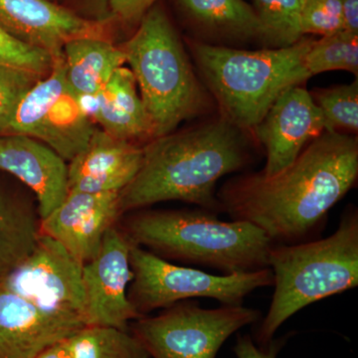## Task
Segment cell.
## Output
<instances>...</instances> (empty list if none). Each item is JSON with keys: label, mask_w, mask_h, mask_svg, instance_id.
I'll use <instances>...</instances> for the list:
<instances>
[{"label": "cell", "mask_w": 358, "mask_h": 358, "mask_svg": "<svg viewBox=\"0 0 358 358\" xmlns=\"http://www.w3.org/2000/svg\"><path fill=\"white\" fill-rule=\"evenodd\" d=\"M357 178V136L326 131L281 173L240 174L216 195L232 220L253 224L274 244H296L322 227Z\"/></svg>", "instance_id": "cell-1"}, {"label": "cell", "mask_w": 358, "mask_h": 358, "mask_svg": "<svg viewBox=\"0 0 358 358\" xmlns=\"http://www.w3.org/2000/svg\"><path fill=\"white\" fill-rule=\"evenodd\" d=\"M256 143L218 114L148 141L138 173L120 193L121 215L166 201L222 213L216 185L255 162Z\"/></svg>", "instance_id": "cell-2"}, {"label": "cell", "mask_w": 358, "mask_h": 358, "mask_svg": "<svg viewBox=\"0 0 358 358\" xmlns=\"http://www.w3.org/2000/svg\"><path fill=\"white\" fill-rule=\"evenodd\" d=\"M313 38L257 50L188 40L195 69L226 121L252 134L275 101L310 79L306 67Z\"/></svg>", "instance_id": "cell-3"}, {"label": "cell", "mask_w": 358, "mask_h": 358, "mask_svg": "<svg viewBox=\"0 0 358 358\" xmlns=\"http://www.w3.org/2000/svg\"><path fill=\"white\" fill-rule=\"evenodd\" d=\"M122 232L131 244L166 260L217 270L222 274L268 268L270 238L245 221H223L204 209L133 211Z\"/></svg>", "instance_id": "cell-4"}, {"label": "cell", "mask_w": 358, "mask_h": 358, "mask_svg": "<svg viewBox=\"0 0 358 358\" xmlns=\"http://www.w3.org/2000/svg\"><path fill=\"white\" fill-rule=\"evenodd\" d=\"M121 48L140 88L154 138L173 133L188 120L217 114L211 94L162 6L155 4L145 13Z\"/></svg>", "instance_id": "cell-5"}, {"label": "cell", "mask_w": 358, "mask_h": 358, "mask_svg": "<svg viewBox=\"0 0 358 358\" xmlns=\"http://www.w3.org/2000/svg\"><path fill=\"white\" fill-rule=\"evenodd\" d=\"M273 294L252 338L268 345L280 327L303 308L358 286V211L352 206L331 236L296 244H274L268 254Z\"/></svg>", "instance_id": "cell-6"}, {"label": "cell", "mask_w": 358, "mask_h": 358, "mask_svg": "<svg viewBox=\"0 0 358 358\" xmlns=\"http://www.w3.org/2000/svg\"><path fill=\"white\" fill-rule=\"evenodd\" d=\"M129 261L134 278L129 299L141 317L178 301L196 298L213 299L222 306H243L250 294L257 289L272 287L274 282L270 268L234 274H209L174 265L134 244Z\"/></svg>", "instance_id": "cell-7"}, {"label": "cell", "mask_w": 358, "mask_h": 358, "mask_svg": "<svg viewBox=\"0 0 358 358\" xmlns=\"http://www.w3.org/2000/svg\"><path fill=\"white\" fill-rule=\"evenodd\" d=\"M261 319L262 313L257 308H204L197 301L186 300L154 317L143 315L134 320L129 331L150 358H216L228 338Z\"/></svg>", "instance_id": "cell-8"}, {"label": "cell", "mask_w": 358, "mask_h": 358, "mask_svg": "<svg viewBox=\"0 0 358 358\" xmlns=\"http://www.w3.org/2000/svg\"><path fill=\"white\" fill-rule=\"evenodd\" d=\"M96 129L82 98L68 84L62 52L54 56L49 74L21 99L0 136H30L70 162L87 147Z\"/></svg>", "instance_id": "cell-9"}, {"label": "cell", "mask_w": 358, "mask_h": 358, "mask_svg": "<svg viewBox=\"0 0 358 358\" xmlns=\"http://www.w3.org/2000/svg\"><path fill=\"white\" fill-rule=\"evenodd\" d=\"M0 285L40 307L79 317L86 326L83 264L53 238L41 233L31 254L0 274Z\"/></svg>", "instance_id": "cell-10"}, {"label": "cell", "mask_w": 358, "mask_h": 358, "mask_svg": "<svg viewBox=\"0 0 358 358\" xmlns=\"http://www.w3.org/2000/svg\"><path fill=\"white\" fill-rule=\"evenodd\" d=\"M131 241L113 226L106 233L95 257L83 265L86 326L113 327L129 331L141 315L129 299L133 281Z\"/></svg>", "instance_id": "cell-11"}, {"label": "cell", "mask_w": 358, "mask_h": 358, "mask_svg": "<svg viewBox=\"0 0 358 358\" xmlns=\"http://www.w3.org/2000/svg\"><path fill=\"white\" fill-rule=\"evenodd\" d=\"M327 131L326 121L310 92L301 86L285 91L252 131L265 152L261 173L273 176L293 164L310 141Z\"/></svg>", "instance_id": "cell-12"}, {"label": "cell", "mask_w": 358, "mask_h": 358, "mask_svg": "<svg viewBox=\"0 0 358 358\" xmlns=\"http://www.w3.org/2000/svg\"><path fill=\"white\" fill-rule=\"evenodd\" d=\"M120 193L70 190L57 208L41 219V233L53 238L81 264L95 257L106 233L115 226Z\"/></svg>", "instance_id": "cell-13"}, {"label": "cell", "mask_w": 358, "mask_h": 358, "mask_svg": "<svg viewBox=\"0 0 358 358\" xmlns=\"http://www.w3.org/2000/svg\"><path fill=\"white\" fill-rule=\"evenodd\" d=\"M84 327L79 317L40 307L0 285V358H35Z\"/></svg>", "instance_id": "cell-14"}, {"label": "cell", "mask_w": 358, "mask_h": 358, "mask_svg": "<svg viewBox=\"0 0 358 358\" xmlns=\"http://www.w3.org/2000/svg\"><path fill=\"white\" fill-rule=\"evenodd\" d=\"M0 28L52 56L71 40L103 37V26L49 0H0Z\"/></svg>", "instance_id": "cell-15"}, {"label": "cell", "mask_w": 358, "mask_h": 358, "mask_svg": "<svg viewBox=\"0 0 358 358\" xmlns=\"http://www.w3.org/2000/svg\"><path fill=\"white\" fill-rule=\"evenodd\" d=\"M0 169L20 179L35 193L40 220L57 208L69 192L66 160L30 136H0Z\"/></svg>", "instance_id": "cell-16"}, {"label": "cell", "mask_w": 358, "mask_h": 358, "mask_svg": "<svg viewBox=\"0 0 358 358\" xmlns=\"http://www.w3.org/2000/svg\"><path fill=\"white\" fill-rule=\"evenodd\" d=\"M143 160V147L96 129L87 147L68 164L69 192H121Z\"/></svg>", "instance_id": "cell-17"}, {"label": "cell", "mask_w": 358, "mask_h": 358, "mask_svg": "<svg viewBox=\"0 0 358 358\" xmlns=\"http://www.w3.org/2000/svg\"><path fill=\"white\" fill-rule=\"evenodd\" d=\"M196 41L216 46L243 44L273 48L255 9L244 0H176Z\"/></svg>", "instance_id": "cell-18"}, {"label": "cell", "mask_w": 358, "mask_h": 358, "mask_svg": "<svg viewBox=\"0 0 358 358\" xmlns=\"http://www.w3.org/2000/svg\"><path fill=\"white\" fill-rule=\"evenodd\" d=\"M131 70L121 67L95 96L82 98L85 110L106 133L120 140L150 141L154 129Z\"/></svg>", "instance_id": "cell-19"}, {"label": "cell", "mask_w": 358, "mask_h": 358, "mask_svg": "<svg viewBox=\"0 0 358 358\" xmlns=\"http://www.w3.org/2000/svg\"><path fill=\"white\" fill-rule=\"evenodd\" d=\"M66 79L80 98L95 96L126 63L121 46L105 37H81L63 47Z\"/></svg>", "instance_id": "cell-20"}, {"label": "cell", "mask_w": 358, "mask_h": 358, "mask_svg": "<svg viewBox=\"0 0 358 358\" xmlns=\"http://www.w3.org/2000/svg\"><path fill=\"white\" fill-rule=\"evenodd\" d=\"M41 235V220L0 190V274L31 254Z\"/></svg>", "instance_id": "cell-21"}, {"label": "cell", "mask_w": 358, "mask_h": 358, "mask_svg": "<svg viewBox=\"0 0 358 358\" xmlns=\"http://www.w3.org/2000/svg\"><path fill=\"white\" fill-rule=\"evenodd\" d=\"M73 358H150L129 331L85 326L66 339Z\"/></svg>", "instance_id": "cell-22"}, {"label": "cell", "mask_w": 358, "mask_h": 358, "mask_svg": "<svg viewBox=\"0 0 358 358\" xmlns=\"http://www.w3.org/2000/svg\"><path fill=\"white\" fill-rule=\"evenodd\" d=\"M306 67L310 76L329 72L346 71L357 77L358 35L343 30L329 36L313 40L306 56Z\"/></svg>", "instance_id": "cell-23"}, {"label": "cell", "mask_w": 358, "mask_h": 358, "mask_svg": "<svg viewBox=\"0 0 358 358\" xmlns=\"http://www.w3.org/2000/svg\"><path fill=\"white\" fill-rule=\"evenodd\" d=\"M259 20L267 30L273 48H282L300 41L301 16L305 0H252Z\"/></svg>", "instance_id": "cell-24"}, {"label": "cell", "mask_w": 358, "mask_h": 358, "mask_svg": "<svg viewBox=\"0 0 358 358\" xmlns=\"http://www.w3.org/2000/svg\"><path fill=\"white\" fill-rule=\"evenodd\" d=\"M326 121L327 131L357 136L358 80L310 92Z\"/></svg>", "instance_id": "cell-25"}, {"label": "cell", "mask_w": 358, "mask_h": 358, "mask_svg": "<svg viewBox=\"0 0 358 358\" xmlns=\"http://www.w3.org/2000/svg\"><path fill=\"white\" fill-rule=\"evenodd\" d=\"M53 60L48 52L24 43L0 28V65L20 68L45 77L50 72Z\"/></svg>", "instance_id": "cell-26"}, {"label": "cell", "mask_w": 358, "mask_h": 358, "mask_svg": "<svg viewBox=\"0 0 358 358\" xmlns=\"http://www.w3.org/2000/svg\"><path fill=\"white\" fill-rule=\"evenodd\" d=\"M301 25L305 36L324 37L343 31V0H305Z\"/></svg>", "instance_id": "cell-27"}, {"label": "cell", "mask_w": 358, "mask_h": 358, "mask_svg": "<svg viewBox=\"0 0 358 358\" xmlns=\"http://www.w3.org/2000/svg\"><path fill=\"white\" fill-rule=\"evenodd\" d=\"M43 76L0 65V134L23 96Z\"/></svg>", "instance_id": "cell-28"}, {"label": "cell", "mask_w": 358, "mask_h": 358, "mask_svg": "<svg viewBox=\"0 0 358 358\" xmlns=\"http://www.w3.org/2000/svg\"><path fill=\"white\" fill-rule=\"evenodd\" d=\"M293 333L274 338L268 345H256L250 334H238L233 352L237 358H278Z\"/></svg>", "instance_id": "cell-29"}, {"label": "cell", "mask_w": 358, "mask_h": 358, "mask_svg": "<svg viewBox=\"0 0 358 358\" xmlns=\"http://www.w3.org/2000/svg\"><path fill=\"white\" fill-rule=\"evenodd\" d=\"M159 0H109L110 8L115 17L124 22L140 23L145 13Z\"/></svg>", "instance_id": "cell-30"}, {"label": "cell", "mask_w": 358, "mask_h": 358, "mask_svg": "<svg viewBox=\"0 0 358 358\" xmlns=\"http://www.w3.org/2000/svg\"><path fill=\"white\" fill-rule=\"evenodd\" d=\"M343 30L358 35V0H343Z\"/></svg>", "instance_id": "cell-31"}, {"label": "cell", "mask_w": 358, "mask_h": 358, "mask_svg": "<svg viewBox=\"0 0 358 358\" xmlns=\"http://www.w3.org/2000/svg\"><path fill=\"white\" fill-rule=\"evenodd\" d=\"M65 341L49 346L35 358H73Z\"/></svg>", "instance_id": "cell-32"}]
</instances>
